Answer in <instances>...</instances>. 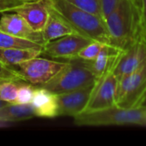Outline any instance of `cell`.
Segmentation results:
<instances>
[{
	"mask_svg": "<svg viewBox=\"0 0 146 146\" xmlns=\"http://www.w3.org/2000/svg\"><path fill=\"white\" fill-rule=\"evenodd\" d=\"M110 44L125 50L146 34L142 9L131 0H121L105 19Z\"/></svg>",
	"mask_w": 146,
	"mask_h": 146,
	"instance_id": "1",
	"label": "cell"
},
{
	"mask_svg": "<svg viewBox=\"0 0 146 146\" xmlns=\"http://www.w3.org/2000/svg\"><path fill=\"white\" fill-rule=\"evenodd\" d=\"M47 2L72 26L77 33L92 41L110 44L104 19L81 9L67 0H47Z\"/></svg>",
	"mask_w": 146,
	"mask_h": 146,
	"instance_id": "2",
	"label": "cell"
},
{
	"mask_svg": "<svg viewBox=\"0 0 146 146\" xmlns=\"http://www.w3.org/2000/svg\"><path fill=\"white\" fill-rule=\"evenodd\" d=\"M76 126H146V107L124 109L117 106L110 109L84 112L74 117Z\"/></svg>",
	"mask_w": 146,
	"mask_h": 146,
	"instance_id": "3",
	"label": "cell"
},
{
	"mask_svg": "<svg viewBox=\"0 0 146 146\" xmlns=\"http://www.w3.org/2000/svg\"><path fill=\"white\" fill-rule=\"evenodd\" d=\"M97 79L83 60H69L68 64L50 81L41 86L55 94L75 91L92 84Z\"/></svg>",
	"mask_w": 146,
	"mask_h": 146,
	"instance_id": "4",
	"label": "cell"
},
{
	"mask_svg": "<svg viewBox=\"0 0 146 146\" xmlns=\"http://www.w3.org/2000/svg\"><path fill=\"white\" fill-rule=\"evenodd\" d=\"M146 96V62L137 71L118 80L115 105L130 109L142 106Z\"/></svg>",
	"mask_w": 146,
	"mask_h": 146,
	"instance_id": "5",
	"label": "cell"
},
{
	"mask_svg": "<svg viewBox=\"0 0 146 146\" xmlns=\"http://www.w3.org/2000/svg\"><path fill=\"white\" fill-rule=\"evenodd\" d=\"M67 62H57L42 57H33L16 65L25 82L32 85L43 86L58 74Z\"/></svg>",
	"mask_w": 146,
	"mask_h": 146,
	"instance_id": "6",
	"label": "cell"
},
{
	"mask_svg": "<svg viewBox=\"0 0 146 146\" xmlns=\"http://www.w3.org/2000/svg\"><path fill=\"white\" fill-rule=\"evenodd\" d=\"M92 40L78 33L69 34L45 43L42 54L57 59H77L80 50Z\"/></svg>",
	"mask_w": 146,
	"mask_h": 146,
	"instance_id": "7",
	"label": "cell"
},
{
	"mask_svg": "<svg viewBox=\"0 0 146 146\" xmlns=\"http://www.w3.org/2000/svg\"><path fill=\"white\" fill-rule=\"evenodd\" d=\"M117 85L118 79L113 72L97 80L90 101L84 112L99 111L116 106L115 94Z\"/></svg>",
	"mask_w": 146,
	"mask_h": 146,
	"instance_id": "8",
	"label": "cell"
},
{
	"mask_svg": "<svg viewBox=\"0 0 146 146\" xmlns=\"http://www.w3.org/2000/svg\"><path fill=\"white\" fill-rule=\"evenodd\" d=\"M146 62V34L122 51L113 71L118 80L140 68Z\"/></svg>",
	"mask_w": 146,
	"mask_h": 146,
	"instance_id": "9",
	"label": "cell"
},
{
	"mask_svg": "<svg viewBox=\"0 0 146 146\" xmlns=\"http://www.w3.org/2000/svg\"><path fill=\"white\" fill-rule=\"evenodd\" d=\"M96 84L57 94V116H76L83 113L90 101Z\"/></svg>",
	"mask_w": 146,
	"mask_h": 146,
	"instance_id": "10",
	"label": "cell"
},
{
	"mask_svg": "<svg viewBox=\"0 0 146 146\" xmlns=\"http://www.w3.org/2000/svg\"><path fill=\"white\" fill-rule=\"evenodd\" d=\"M0 30L12 36L31 40L44 45L42 33L35 32L18 13H2L0 18Z\"/></svg>",
	"mask_w": 146,
	"mask_h": 146,
	"instance_id": "11",
	"label": "cell"
},
{
	"mask_svg": "<svg viewBox=\"0 0 146 146\" xmlns=\"http://www.w3.org/2000/svg\"><path fill=\"white\" fill-rule=\"evenodd\" d=\"M122 51V50L112 44H105L94 60L84 61V62L98 80L114 71Z\"/></svg>",
	"mask_w": 146,
	"mask_h": 146,
	"instance_id": "12",
	"label": "cell"
},
{
	"mask_svg": "<svg viewBox=\"0 0 146 146\" xmlns=\"http://www.w3.org/2000/svg\"><path fill=\"white\" fill-rule=\"evenodd\" d=\"M14 12L21 15L35 32L42 33L48 20L50 9L46 0H29L16 8Z\"/></svg>",
	"mask_w": 146,
	"mask_h": 146,
	"instance_id": "13",
	"label": "cell"
},
{
	"mask_svg": "<svg viewBox=\"0 0 146 146\" xmlns=\"http://www.w3.org/2000/svg\"><path fill=\"white\" fill-rule=\"evenodd\" d=\"M31 105L36 117L55 118L57 116L56 94L43 86L35 87Z\"/></svg>",
	"mask_w": 146,
	"mask_h": 146,
	"instance_id": "14",
	"label": "cell"
},
{
	"mask_svg": "<svg viewBox=\"0 0 146 146\" xmlns=\"http://www.w3.org/2000/svg\"><path fill=\"white\" fill-rule=\"evenodd\" d=\"M49 9V17L42 31V35L44 43H48L50 41L57 39L66 35L77 33L75 30L72 27V26L59 13H57L54 9H52L50 4Z\"/></svg>",
	"mask_w": 146,
	"mask_h": 146,
	"instance_id": "15",
	"label": "cell"
},
{
	"mask_svg": "<svg viewBox=\"0 0 146 146\" xmlns=\"http://www.w3.org/2000/svg\"><path fill=\"white\" fill-rule=\"evenodd\" d=\"M43 49L38 48H7L0 49V62L6 66H16L19 63L42 55Z\"/></svg>",
	"mask_w": 146,
	"mask_h": 146,
	"instance_id": "16",
	"label": "cell"
},
{
	"mask_svg": "<svg viewBox=\"0 0 146 146\" xmlns=\"http://www.w3.org/2000/svg\"><path fill=\"white\" fill-rule=\"evenodd\" d=\"M35 116L31 104H8L0 108V121L10 123L23 121L32 119Z\"/></svg>",
	"mask_w": 146,
	"mask_h": 146,
	"instance_id": "17",
	"label": "cell"
},
{
	"mask_svg": "<svg viewBox=\"0 0 146 146\" xmlns=\"http://www.w3.org/2000/svg\"><path fill=\"white\" fill-rule=\"evenodd\" d=\"M7 48H38L43 49L44 45L31 40L17 38L0 30V49Z\"/></svg>",
	"mask_w": 146,
	"mask_h": 146,
	"instance_id": "18",
	"label": "cell"
},
{
	"mask_svg": "<svg viewBox=\"0 0 146 146\" xmlns=\"http://www.w3.org/2000/svg\"><path fill=\"white\" fill-rule=\"evenodd\" d=\"M21 82L23 81H0V101L9 104H15Z\"/></svg>",
	"mask_w": 146,
	"mask_h": 146,
	"instance_id": "19",
	"label": "cell"
},
{
	"mask_svg": "<svg viewBox=\"0 0 146 146\" xmlns=\"http://www.w3.org/2000/svg\"><path fill=\"white\" fill-rule=\"evenodd\" d=\"M67 1H68L69 3H71L72 4L75 5L76 7L81 9L97 15L102 17L103 19H104L103 14L102 0H67Z\"/></svg>",
	"mask_w": 146,
	"mask_h": 146,
	"instance_id": "20",
	"label": "cell"
},
{
	"mask_svg": "<svg viewBox=\"0 0 146 146\" xmlns=\"http://www.w3.org/2000/svg\"><path fill=\"white\" fill-rule=\"evenodd\" d=\"M104 44H105L98 41H92L89 44H87L80 50L77 59H80L83 61L94 60L98 56Z\"/></svg>",
	"mask_w": 146,
	"mask_h": 146,
	"instance_id": "21",
	"label": "cell"
},
{
	"mask_svg": "<svg viewBox=\"0 0 146 146\" xmlns=\"http://www.w3.org/2000/svg\"><path fill=\"white\" fill-rule=\"evenodd\" d=\"M35 87L30 85L21 82L17 92L15 103L16 104H31L33 98Z\"/></svg>",
	"mask_w": 146,
	"mask_h": 146,
	"instance_id": "22",
	"label": "cell"
},
{
	"mask_svg": "<svg viewBox=\"0 0 146 146\" xmlns=\"http://www.w3.org/2000/svg\"><path fill=\"white\" fill-rule=\"evenodd\" d=\"M14 80V81H24L21 74L11 67L6 66L0 62V81Z\"/></svg>",
	"mask_w": 146,
	"mask_h": 146,
	"instance_id": "23",
	"label": "cell"
},
{
	"mask_svg": "<svg viewBox=\"0 0 146 146\" xmlns=\"http://www.w3.org/2000/svg\"><path fill=\"white\" fill-rule=\"evenodd\" d=\"M29 0H0V13L13 11Z\"/></svg>",
	"mask_w": 146,
	"mask_h": 146,
	"instance_id": "24",
	"label": "cell"
},
{
	"mask_svg": "<svg viewBox=\"0 0 146 146\" xmlns=\"http://www.w3.org/2000/svg\"><path fill=\"white\" fill-rule=\"evenodd\" d=\"M121 0H102V7H103V14L104 19L113 11L115 6L119 3Z\"/></svg>",
	"mask_w": 146,
	"mask_h": 146,
	"instance_id": "25",
	"label": "cell"
},
{
	"mask_svg": "<svg viewBox=\"0 0 146 146\" xmlns=\"http://www.w3.org/2000/svg\"><path fill=\"white\" fill-rule=\"evenodd\" d=\"M142 14H143V20L144 25L146 31V0H143V7H142Z\"/></svg>",
	"mask_w": 146,
	"mask_h": 146,
	"instance_id": "26",
	"label": "cell"
},
{
	"mask_svg": "<svg viewBox=\"0 0 146 146\" xmlns=\"http://www.w3.org/2000/svg\"><path fill=\"white\" fill-rule=\"evenodd\" d=\"M136 6H138L139 9H142V7H143V0H131Z\"/></svg>",
	"mask_w": 146,
	"mask_h": 146,
	"instance_id": "27",
	"label": "cell"
},
{
	"mask_svg": "<svg viewBox=\"0 0 146 146\" xmlns=\"http://www.w3.org/2000/svg\"><path fill=\"white\" fill-rule=\"evenodd\" d=\"M9 103H6V102H3V101H0V108H2V107H3V106H5V105H7Z\"/></svg>",
	"mask_w": 146,
	"mask_h": 146,
	"instance_id": "28",
	"label": "cell"
},
{
	"mask_svg": "<svg viewBox=\"0 0 146 146\" xmlns=\"http://www.w3.org/2000/svg\"><path fill=\"white\" fill-rule=\"evenodd\" d=\"M142 106L146 107V96H145V99H144V102H143V104H142Z\"/></svg>",
	"mask_w": 146,
	"mask_h": 146,
	"instance_id": "29",
	"label": "cell"
},
{
	"mask_svg": "<svg viewBox=\"0 0 146 146\" xmlns=\"http://www.w3.org/2000/svg\"><path fill=\"white\" fill-rule=\"evenodd\" d=\"M30 1H33V0H30Z\"/></svg>",
	"mask_w": 146,
	"mask_h": 146,
	"instance_id": "30",
	"label": "cell"
}]
</instances>
